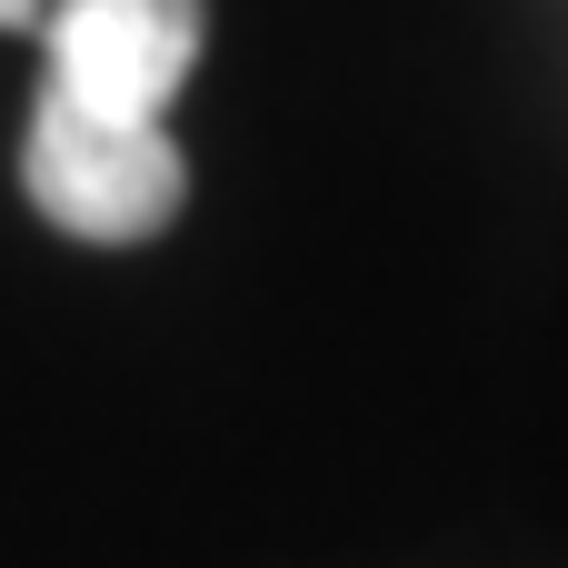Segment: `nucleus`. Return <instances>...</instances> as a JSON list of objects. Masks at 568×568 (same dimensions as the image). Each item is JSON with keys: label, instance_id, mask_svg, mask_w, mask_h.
I'll list each match as a JSON object with an SVG mask.
<instances>
[{"label": "nucleus", "instance_id": "3", "mask_svg": "<svg viewBox=\"0 0 568 568\" xmlns=\"http://www.w3.org/2000/svg\"><path fill=\"white\" fill-rule=\"evenodd\" d=\"M40 10H50V0H0V30H30Z\"/></svg>", "mask_w": 568, "mask_h": 568}, {"label": "nucleus", "instance_id": "2", "mask_svg": "<svg viewBox=\"0 0 568 568\" xmlns=\"http://www.w3.org/2000/svg\"><path fill=\"white\" fill-rule=\"evenodd\" d=\"M50 90L110 120H160L200 70V0H50Z\"/></svg>", "mask_w": 568, "mask_h": 568}, {"label": "nucleus", "instance_id": "1", "mask_svg": "<svg viewBox=\"0 0 568 568\" xmlns=\"http://www.w3.org/2000/svg\"><path fill=\"white\" fill-rule=\"evenodd\" d=\"M20 180H30V210L70 240H100V250H130L150 230H170L190 170L170 150L160 120H110V110H80L40 80L30 100V150H20Z\"/></svg>", "mask_w": 568, "mask_h": 568}]
</instances>
